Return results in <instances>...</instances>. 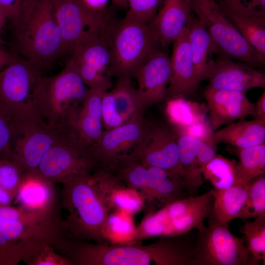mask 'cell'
I'll list each match as a JSON object with an SVG mask.
<instances>
[{
	"instance_id": "obj_1",
	"label": "cell",
	"mask_w": 265,
	"mask_h": 265,
	"mask_svg": "<svg viewBox=\"0 0 265 265\" xmlns=\"http://www.w3.org/2000/svg\"><path fill=\"white\" fill-rule=\"evenodd\" d=\"M60 183L62 206L68 212L62 220L67 236L77 240L104 243L105 226L111 209L110 196L122 183L114 173L102 169L72 176Z\"/></svg>"
},
{
	"instance_id": "obj_2",
	"label": "cell",
	"mask_w": 265,
	"mask_h": 265,
	"mask_svg": "<svg viewBox=\"0 0 265 265\" xmlns=\"http://www.w3.org/2000/svg\"><path fill=\"white\" fill-rule=\"evenodd\" d=\"M181 236L147 245L72 240L67 256L73 265H193L192 246Z\"/></svg>"
},
{
	"instance_id": "obj_3",
	"label": "cell",
	"mask_w": 265,
	"mask_h": 265,
	"mask_svg": "<svg viewBox=\"0 0 265 265\" xmlns=\"http://www.w3.org/2000/svg\"><path fill=\"white\" fill-rule=\"evenodd\" d=\"M10 20L18 53L43 75L65 54L53 0H29Z\"/></svg>"
},
{
	"instance_id": "obj_4",
	"label": "cell",
	"mask_w": 265,
	"mask_h": 265,
	"mask_svg": "<svg viewBox=\"0 0 265 265\" xmlns=\"http://www.w3.org/2000/svg\"><path fill=\"white\" fill-rule=\"evenodd\" d=\"M61 231L54 211L33 212L0 206V265L25 262L43 244L55 246Z\"/></svg>"
},
{
	"instance_id": "obj_5",
	"label": "cell",
	"mask_w": 265,
	"mask_h": 265,
	"mask_svg": "<svg viewBox=\"0 0 265 265\" xmlns=\"http://www.w3.org/2000/svg\"><path fill=\"white\" fill-rule=\"evenodd\" d=\"M103 31L110 53L107 76L117 80H132L145 63L163 50L148 24L127 11L117 19L107 12Z\"/></svg>"
},
{
	"instance_id": "obj_6",
	"label": "cell",
	"mask_w": 265,
	"mask_h": 265,
	"mask_svg": "<svg viewBox=\"0 0 265 265\" xmlns=\"http://www.w3.org/2000/svg\"><path fill=\"white\" fill-rule=\"evenodd\" d=\"M89 90L68 59L59 73L42 76L34 89L32 101L38 121L60 132L75 134V122Z\"/></svg>"
},
{
	"instance_id": "obj_7",
	"label": "cell",
	"mask_w": 265,
	"mask_h": 265,
	"mask_svg": "<svg viewBox=\"0 0 265 265\" xmlns=\"http://www.w3.org/2000/svg\"><path fill=\"white\" fill-rule=\"evenodd\" d=\"M191 11L203 24L218 58H230L254 67H263L265 56L257 52L238 31L216 0H189Z\"/></svg>"
},
{
	"instance_id": "obj_8",
	"label": "cell",
	"mask_w": 265,
	"mask_h": 265,
	"mask_svg": "<svg viewBox=\"0 0 265 265\" xmlns=\"http://www.w3.org/2000/svg\"><path fill=\"white\" fill-rule=\"evenodd\" d=\"M43 75L25 59L15 57L0 71V110L16 122L38 121L32 94Z\"/></svg>"
},
{
	"instance_id": "obj_9",
	"label": "cell",
	"mask_w": 265,
	"mask_h": 265,
	"mask_svg": "<svg viewBox=\"0 0 265 265\" xmlns=\"http://www.w3.org/2000/svg\"><path fill=\"white\" fill-rule=\"evenodd\" d=\"M208 223L198 231L193 265H257L244 239L231 233L229 225L210 219Z\"/></svg>"
},
{
	"instance_id": "obj_10",
	"label": "cell",
	"mask_w": 265,
	"mask_h": 265,
	"mask_svg": "<svg viewBox=\"0 0 265 265\" xmlns=\"http://www.w3.org/2000/svg\"><path fill=\"white\" fill-rule=\"evenodd\" d=\"M98 169L88 146L71 133L62 134L44 156L37 172L53 183Z\"/></svg>"
},
{
	"instance_id": "obj_11",
	"label": "cell",
	"mask_w": 265,
	"mask_h": 265,
	"mask_svg": "<svg viewBox=\"0 0 265 265\" xmlns=\"http://www.w3.org/2000/svg\"><path fill=\"white\" fill-rule=\"evenodd\" d=\"M150 122L144 119L143 112H138L123 125L104 131L99 140L88 147L98 169L112 170L120 159L142 138Z\"/></svg>"
},
{
	"instance_id": "obj_12",
	"label": "cell",
	"mask_w": 265,
	"mask_h": 265,
	"mask_svg": "<svg viewBox=\"0 0 265 265\" xmlns=\"http://www.w3.org/2000/svg\"><path fill=\"white\" fill-rule=\"evenodd\" d=\"M128 155L146 167H158L184 178L177 136L171 125L151 121L144 135Z\"/></svg>"
},
{
	"instance_id": "obj_13",
	"label": "cell",
	"mask_w": 265,
	"mask_h": 265,
	"mask_svg": "<svg viewBox=\"0 0 265 265\" xmlns=\"http://www.w3.org/2000/svg\"><path fill=\"white\" fill-rule=\"evenodd\" d=\"M67 53L68 59L73 63L89 89L101 88L107 91L112 87L111 79L106 75L110 53L103 26L99 30L71 48Z\"/></svg>"
},
{
	"instance_id": "obj_14",
	"label": "cell",
	"mask_w": 265,
	"mask_h": 265,
	"mask_svg": "<svg viewBox=\"0 0 265 265\" xmlns=\"http://www.w3.org/2000/svg\"><path fill=\"white\" fill-rule=\"evenodd\" d=\"M16 129L12 159L26 174L37 172L44 156L64 133L35 121L16 122Z\"/></svg>"
},
{
	"instance_id": "obj_15",
	"label": "cell",
	"mask_w": 265,
	"mask_h": 265,
	"mask_svg": "<svg viewBox=\"0 0 265 265\" xmlns=\"http://www.w3.org/2000/svg\"><path fill=\"white\" fill-rule=\"evenodd\" d=\"M65 53L100 30L107 10L93 12L81 0H53Z\"/></svg>"
},
{
	"instance_id": "obj_16",
	"label": "cell",
	"mask_w": 265,
	"mask_h": 265,
	"mask_svg": "<svg viewBox=\"0 0 265 265\" xmlns=\"http://www.w3.org/2000/svg\"><path fill=\"white\" fill-rule=\"evenodd\" d=\"M171 76L170 56L163 50L152 56L140 68L134 78L137 109L144 112L148 107L166 98Z\"/></svg>"
},
{
	"instance_id": "obj_17",
	"label": "cell",
	"mask_w": 265,
	"mask_h": 265,
	"mask_svg": "<svg viewBox=\"0 0 265 265\" xmlns=\"http://www.w3.org/2000/svg\"><path fill=\"white\" fill-rule=\"evenodd\" d=\"M170 58L171 76L165 101L192 96L200 83L193 64L187 26L174 40Z\"/></svg>"
},
{
	"instance_id": "obj_18",
	"label": "cell",
	"mask_w": 265,
	"mask_h": 265,
	"mask_svg": "<svg viewBox=\"0 0 265 265\" xmlns=\"http://www.w3.org/2000/svg\"><path fill=\"white\" fill-rule=\"evenodd\" d=\"M203 94L214 131L249 115L257 118L256 104L250 102L245 92L208 86Z\"/></svg>"
},
{
	"instance_id": "obj_19",
	"label": "cell",
	"mask_w": 265,
	"mask_h": 265,
	"mask_svg": "<svg viewBox=\"0 0 265 265\" xmlns=\"http://www.w3.org/2000/svg\"><path fill=\"white\" fill-rule=\"evenodd\" d=\"M246 63L218 58L212 63L208 77V87L245 92L265 87V74Z\"/></svg>"
},
{
	"instance_id": "obj_20",
	"label": "cell",
	"mask_w": 265,
	"mask_h": 265,
	"mask_svg": "<svg viewBox=\"0 0 265 265\" xmlns=\"http://www.w3.org/2000/svg\"><path fill=\"white\" fill-rule=\"evenodd\" d=\"M176 134L186 190L192 195L203 184L205 167L216 154L217 149L189 136Z\"/></svg>"
},
{
	"instance_id": "obj_21",
	"label": "cell",
	"mask_w": 265,
	"mask_h": 265,
	"mask_svg": "<svg viewBox=\"0 0 265 265\" xmlns=\"http://www.w3.org/2000/svg\"><path fill=\"white\" fill-rule=\"evenodd\" d=\"M161 2L148 26L164 49L187 26L192 15L189 0H161Z\"/></svg>"
},
{
	"instance_id": "obj_22",
	"label": "cell",
	"mask_w": 265,
	"mask_h": 265,
	"mask_svg": "<svg viewBox=\"0 0 265 265\" xmlns=\"http://www.w3.org/2000/svg\"><path fill=\"white\" fill-rule=\"evenodd\" d=\"M234 26L259 53L265 56V13L251 10L235 0H216Z\"/></svg>"
},
{
	"instance_id": "obj_23",
	"label": "cell",
	"mask_w": 265,
	"mask_h": 265,
	"mask_svg": "<svg viewBox=\"0 0 265 265\" xmlns=\"http://www.w3.org/2000/svg\"><path fill=\"white\" fill-rule=\"evenodd\" d=\"M212 205L165 221L153 222L143 218L136 227L135 240L157 237L180 236L193 229L202 230L206 227L205 219L211 215Z\"/></svg>"
},
{
	"instance_id": "obj_24",
	"label": "cell",
	"mask_w": 265,
	"mask_h": 265,
	"mask_svg": "<svg viewBox=\"0 0 265 265\" xmlns=\"http://www.w3.org/2000/svg\"><path fill=\"white\" fill-rule=\"evenodd\" d=\"M54 184L37 173L26 174L12 204L33 212L52 211L55 209Z\"/></svg>"
},
{
	"instance_id": "obj_25",
	"label": "cell",
	"mask_w": 265,
	"mask_h": 265,
	"mask_svg": "<svg viewBox=\"0 0 265 265\" xmlns=\"http://www.w3.org/2000/svg\"><path fill=\"white\" fill-rule=\"evenodd\" d=\"M106 91L101 88L89 89L80 105L75 122V134L88 147L95 143L104 132L102 100Z\"/></svg>"
},
{
	"instance_id": "obj_26",
	"label": "cell",
	"mask_w": 265,
	"mask_h": 265,
	"mask_svg": "<svg viewBox=\"0 0 265 265\" xmlns=\"http://www.w3.org/2000/svg\"><path fill=\"white\" fill-rule=\"evenodd\" d=\"M249 183L236 181L231 187L212 189L213 202L209 219L229 225L233 219L239 217L246 201Z\"/></svg>"
},
{
	"instance_id": "obj_27",
	"label": "cell",
	"mask_w": 265,
	"mask_h": 265,
	"mask_svg": "<svg viewBox=\"0 0 265 265\" xmlns=\"http://www.w3.org/2000/svg\"><path fill=\"white\" fill-rule=\"evenodd\" d=\"M214 140L229 144L237 148H246L265 143V121L259 118L239 120L214 132Z\"/></svg>"
},
{
	"instance_id": "obj_28",
	"label": "cell",
	"mask_w": 265,
	"mask_h": 265,
	"mask_svg": "<svg viewBox=\"0 0 265 265\" xmlns=\"http://www.w3.org/2000/svg\"><path fill=\"white\" fill-rule=\"evenodd\" d=\"M195 71L200 82L208 78L214 60L216 49L210 35L196 17L192 16L187 25Z\"/></svg>"
},
{
	"instance_id": "obj_29",
	"label": "cell",
	"mask_w": 265,
	"mask_h": 265,
	"mask_svg": "<svg viewBox=\"0 0 265 265\" xmlns=\"http://www.w3.org/2000/svg\"><path fill=\"white\" fill-rule=\"evenodd\" d=\"M149 174L148 201H157L162 206L185 198L184 178L181 175L156 167H147Z\"/></svg>"
},
{
	"instance_id": "obj_30",
	"label": "cell",
	"mask_w": 265,
	"mask_h": 265,
	"mask_svg": "<svg viewBox=\"0 0 265 265\" xmlns=\"http://www.w3.org/2000/svg\"><path fill=\"white\" fill-rule=\"evenodd\" d=\"M239 162L236 165V181L249 183L265 173V143L235 150Z\"/></svg>"
},
{
	"instance_id": "obj_31",
	"label": "cell",
	"mask_w": 265,
	"mask_h": 265,
	"mask_svg": "<svg viewBox=\"0 0 265 265\" xmlns=\"http://www.w3.org/2000/svg\"><path fill=\"white\" fill-rule=\"evenodd\" d=\"M166 101L165 112L171 126H186L206 119L204 109L197 103L184 98Z\"/></svg>"
},
{
	"instance_id": "obj_32",
	"label": "cell",
	"mask_w": 265,
	"mask_h": 265,
	"mask_svg": "<svg viewBox=\"0 0 265 265\" xmlns=\"http://www.w3.org/2000/svg\"><path fill=\"white\" fill-rule=\"evenodd\" d=\"M237 161L221 155H215L206 165L202 176L213 186L222 189L232 186L236 181Z\"/></svg>"
},
{
	"instance_id": "obj_33",
	"label": "cell",
	"mask_w": 265,
	"mask_h": 265,
	"mask_svg": "<svg viewBox=\"0 0 265 265\" xmlns=\"http://www.w3.org/2000/svg\"><path fill=\"white\" fill-rule=\"evenodd\" d=\"M132 216L116 211L108 215L104 229V237L114 244H131L135 241L136 227Z\"/></svg>"
},
{
	"instance_id": "obj_34",
	"label": "cell",
	"mask_w": 265,
	"mask_h": 265,
	"mask_svg": "<svg viewBox=\"0 0 265 265\" xmlns=\"http://www.w3.org/2000/svg\"><path fill=\"white\" fill-rule=\"evenodd\" d=\"M252 221H245L240 230L244 234L245 245L257 265L265 263V214Z\"/></svg>"
},
{
	"instance_id": "obj_35",
	"label": "cell",
	"mask_w": 265,
	"mask_h": 265,
	"mask_svg": "<svg viewBox=\"0 0 265 265\" xmlns=\"http://www.w3.org/2000/svg\"><path fill=\"white\" fill-rule=\"evenodd\" d=\"M114 106L125 123L138 111L135 101V89L131 80H117L115 86L110 90Z\"/></svg>"
},
{
	"instance_id": "obj_36",
	"label": "cell",
	"mask_w": 265,
	"mask_h": 265,
	"mask_svg": "<svg viewBox=\"0 0 265 265\" xmlns=\"http://www.w3.org/2000/svg\"><path fill=\"white\" fill-rule=\"evenodd\" d=\"M263 214H265V174L250 182L247 197L239 217L246 220Z\"/></svg>"
},
{
	"instance_id": "obj_37",
	"label": "cell",
	"mask_w": 265,
	"mask_h": 265,
	"mask_svg": "<svg viewBox=\"0 0 265 265\" xmlns=\"http://www.w3.org/2000/svg\"><path fill=\"white\" fill-rule=\"evenodd\" d=\"M144 199L140 192L122 183L111 193V209L132 215L143 208Z\"/></svg>"
},
{
	"instance_id": "obj_38",
	"label": "cell",
	"mask_w": 265,
	"mask_h": 265,
	"mask_svg": "<svg viewBox=\"0 0 265 265\" xmlns=\"http://www.w3.org/2000/svg\"><path fill=\"white\" fill-rule=\"evenodd\" d=\"M26 174L13 159H0V187L14 198Z\"/></svg>"
},
{
	"instance_id": "obj_39",
	"label": "cell",
	"mask_w": 265,
	"mask_h": 265,
	"mask_svg": "<svg viewBox=\"0 0 265 265\" xmlns=\"http://www.w3.org/2000/svg\"><path fill=\"white\" fill-rule=\"evenodd\" d=\"M171 126L177 133L189 136L217 149L214 132L210 120L206 119L186 126Z\"/></svg>"
},
{
	"instance_id": "obj_40",
	"label": "cell",
	"mask_w": 265,
	"mask_h": 265,
	"mask_svg": "<svg viewBox=\"0 0 265 265\" xmlns=\"http://www.w3.org/2000/svg\"><path fill=\"white\" fill-rule=\"evenodd\" d=\"M16 123L0 110V159H12L16 136Z\"/></svg>"
},
{
	"instance_id": "obj_41",
	"label": "cell",
	"mask_w": 265,
	"mask_h": 265,
	"mask_svg": "<svg viewBox=\"0 0 265 265\" xmlns=\"http://www.w3.org/2000/svg\"><path fill=\"white\" fill-rule=\"evenodd\" d=\"M55 250L53 245L44 244L25 263L28 265H73L69 258Z\"/></svg>"
},
{
	"instance_id": "obj_42",
	"label": "cell",
	"mask_w": 265,
	"mask_h": 265,
	"mask_svg": "<svg viewBox=\"0 0 265 265\" xmlns=\"http://www.w3.org/2000/svg\"><path fill=\"white\" fill-rule=\"evenodd\" d=\"M161 2V0H128V11L149 24L156 16Z\"/></svg>"
},
{
	"instance_id": "obj_43",
	"label": "cell",
	"mask_w": 265,
	"mask_h": 265,
	"mask_svg": "<svg viewBox=\"0 0 265 265\" xmlns=\"http://www.w3.org/2000/svg\"><path fill=\"white\" fill-rule=\"evenodd\" d=\"M111 94L110 91H106L102 100V120L106 130L116 128L125 123L114 106Z\"/></svg>"
},
{
	"instance_id": "obj_44",
	"label": "cell",
	"mask_w": 265,
	"mask_h": 265,
	"mask_svg": "<svg viewBox=\"0 0 265 265\" xmlns=\"http://www.w3.org/2000/svg\"><path fill=\"white\" fill-rule=\"evenodd\" d=\"M28 0H0V9L10 20L15 16Z\"/></svg>"
},
{
	"instance_id": "obj_45",
	"label": "cell",
	"mask_w": 265,
	"mask_h": 265,
	"mask_svg": "<svg viewBox=\"0 0 265 265\" xmlns=\"http://www.w3.org/2000/svg\"><path fill=\"white\" fill-rule=\"evenodd\" d=\"M251 10L265 13V0H235Z\"/></svg>"
},
{
	"instance_id": "obj_46",
	"label": "cell",
	"mask_w": 265,
	"mask_h": 265,
	"mask_svg": "<svg viewBox=\"0 0 265 265\" xmlns=\"http://www.w3.org/2000/svg\"><path fill=\"white\" fill-rule=\"evenodd\" d=\"M84 6L89 10L99 12L105 10L109 0H81Z\"/></svg>"
},
{
	"instance_id": "obj_47",
	"label": "cell",
	"mask_w": 265,
	"mask_h": 265,
	"mask_svg": "<svg viewBox=\"0 0 265 265\" xmlns=\"http://www.w3.org/2000/svg\"><path fill=\"white\" fill-rule=\"evenodd\" d=\"M257 118L265 121V91H264L262 95L256 104Z\"/></svg>"
},
{
	"instance_id": "obj_48",
	"label": "cell",
	"mask_w": 265,
	"mask_h": 265,
	"mask_svg": "<svg viewBox=\"0 0 265 265\" xmlns=\"http://www.w3.org/2000/svg\"><path fill=\"white\" fill-rule=\"evenodd\" d=\"M15 58V57L0 48V70L12 62Z\"/></svg>"
},
{
	"instance_id": "obj_49",
	"label": "cell",
	"mask_w": 265,
	"mask_h": 265,
	"mask_svg": "<svg viewBox=\"0 0 265 265\" xmlns=\"http://www.w3.org/2000/svg\"><path fill=\"white\" fill-rule=\"evenodd\" d=\"M14 199L13 196L0 187V206L11 205Z\"/></svg>"
},
{
	"instance_id": "obj_50",
	"label": "cell",
	"mask_w": 265,
	"mask_h": 265,
	"mask_svg": "<svg viewBox=\"0 0 265 265\" xmlns=\"http://www.w3.org/2000/svg\"><path fill=\"white\" fill-rule=\"evenodd\" d=\"M117 6L127 9L128 8V0H111Z\"/></svg>"
},
{
	"instance_id": "obj_51",
	"label": "cell",
	"mask_w": 265,
	"mask_h": 265,
	"mask_svg": "<svg viewBox=\"0 0 265 265\" xmlns=\"http://www.w3.org/2000/svg\"><path fill=\"white\" fill-rule=\"evenodd\" d=\"M7 20L6 15L0 9V33Z\"/></svg>"
}]
</instances>
